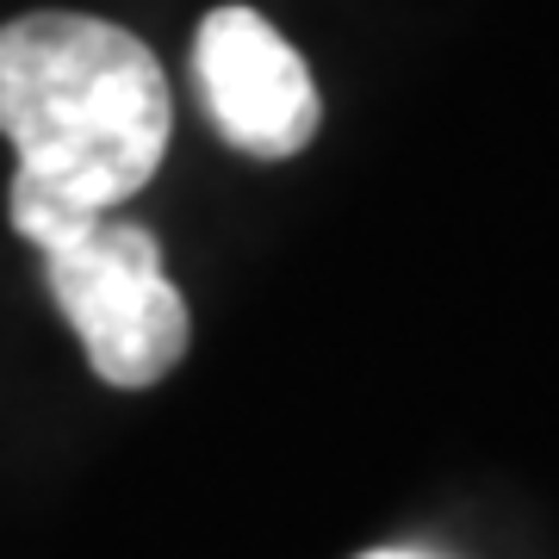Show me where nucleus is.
Segmentation results:
<instances>
[{
	"label": "nucleus",
	"mask_w": 559,
	"mask_h": 559,
	"mask_svg": "<svg viewBox=\"0 0 559 559\" xmlns=\"http://www.w3.org/2000/svg\"><path fill=\"white\" fill-rule=\"evenodd\" d=\"M168 124V81L138 32L94 13L0 25V138L20 150L7 212L38 255L138 200L162 168Z\"/></svg>",
	"instance_id": "nucleus-1"
},
{
	"label": "nucleus",
	"mask_w": 559,
	"mask_h": 559,
	"mask_svg": "<svg viewBox=\"0 0 559 559\" xmlns=\"http://www.w3.org/2000/svg\"><path fill=\"white\" fill-rule=\"evenodd\" d=\"M360 559H423V554H404V547H380V554H360Z\"/></svg>",
	"instance_id": "nucleus-4"
},
{
	"label": "nucleus",
	"mask_w": 559,
	"mask_h": 559,
	"mask_svg": "<svg viewBox=\"0 0 559 559\" xmlns=\"http://www.w3.org/2000/svg\"><path fill=\"white\" fill-rule=\"evenodd\" d=\"M44 280L106 385H156L187 355V299L168 286L162 242L143 224L100 218L75 242L44 249Z\"/></svg>",
	"instance_id": "nucleus-2"
},
{
	"label": "nucleus",
	"mask_w": 559,
	"mask_h": 559,
	"mask_svg": "<svg viewBox=\"0 0 559 559\" xmlns=\"http://www.w3.org/2000/svg\"><path fill=\"white\" fill-rule=\"evenodd\" d=\"M193 81H200L218 138L242 156L280 162L318 138V81L255 7L205 13L200 38H193Z\"/></svg>",
	"instance_id": "nucleus-3"
}]
</instances>
